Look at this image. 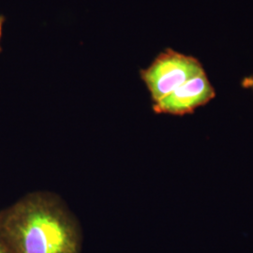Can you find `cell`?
<instances>
[{"mask_svg": "<svg viewBox=\"0 0 253 253\" xmlns=\"http://www.w3.org/2000/svg\"><path fill=\"white\" fill-rule=\"evenodd\" d=\"M0 253H10L9 250H8V248H7V246L5 245L1 237H0Z\"/></svg>", "mask_w": 253, "mask_h": 253, "instance_id": "cell-5", "label": "cell"}, {"mask_svg": "<svg viewBox=\"0 0 253 253\" xmlns=\"http://www.w3.org/2000/svg\"><path fill=\"white\" fill-rule=\"evenodd\" d=\"M0 237L10 253H82L79 219L58 194L32 191L0 211Z\"/></svg>", "mask_w": 253, "mask_h": 253, "instance_id": "cell-1", "label": "cell"}, {"mask_svg": "<svg viewBox=\"0 0 253 253\" xmlns=\"http://www.w3.org/2000/svg\"><path fill=\"white\" fill-rule=\"evenodd\" d=\"M215 96L214 87L203 72L154 103L153 111L156 114L184 116L207 104Z\"/></svg>", "mask_w": 253, "mask_h": 253, "instance_id": "cell-3", "label": "cell"}, {"mask_svg": "<svg viewBox=\"0 0 253 253\" xmlns=\"http://www.w3.org/2000/svg\"><path fill=\"white\" fill-rule=\"evenodd\" d=\"M203 72L202 64L195 57L167 49L140 75L156 103Z\"/></svg>", "mask_w": 253, "mask_h": 253, "instance_id": "cell-2", "label": "cell"}, {"mask_svg": "<svg viewBox=\"0 0 253 253\" xmlns=\"http://www.w3.org/2000/svg\"><path fill=\"white\" fill-rule=\"evenodd\" d=\"M5 17L3 15H0V41H1V37H2V31H3V26L5 23ZM2 52V48L0 46V53Z\"/></svg>", "mask_w": 253, "mask_h": 253, "instance_id": "cell-6", "label": "cell"}, {"mask_svg": "<svg viewBox=\"0 0 253 253\" xmlns=\"http://www.w3.org/2000/svg\"><path fill=\"white\" fill-rule=\"evenodd\" d=\"M242 85L246 87V88L253 91V76L246 77L243 82H242Z\"/></svg>", "mask_w": 253, "mask_h": 253, "instance_id": "cell-4", "label": "cell"}]
</instances>
